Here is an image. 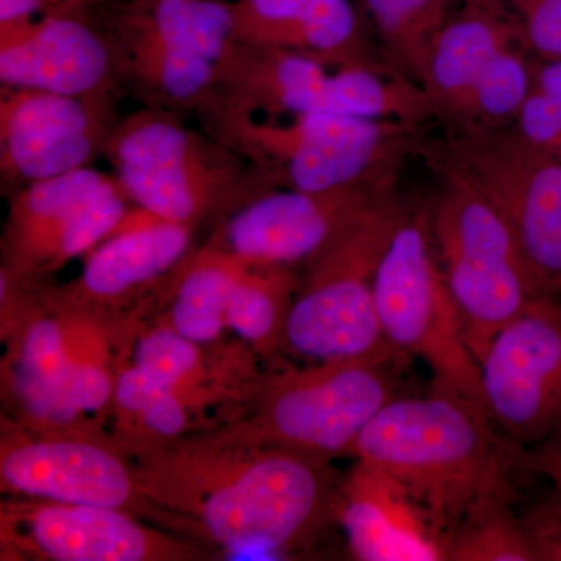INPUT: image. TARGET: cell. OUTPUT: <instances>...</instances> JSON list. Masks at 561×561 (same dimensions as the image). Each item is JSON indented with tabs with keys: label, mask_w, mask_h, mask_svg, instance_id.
I'll list each match as a JSON object with an SVG mask.
<instances>
[{
	"label": "cell",
	"mask_w": 561,
	"mask_h": 561,
	"mask_svg": "<svg viewBox=\"0 0 561 561\" xmlns=\"http://www.w3.org/2000/svg\"><path fill=\"white\" fill-rule=\"evenodd\" d=\"M496 210L542 297L561 298V164L511 127L448 133L419 146Z\"/></svg>",
	"instance_id": "52a82bcc"
},
{
	"label": "cell",
	"mask_w": 561,
	"mask_h": 561,
	"mask_svg": "<svg viewBox=\"0 0 561 561\" xmlns=\"http://www.w3.org/2000/svg\"><path fill=\"white\" fill-rule=\"evenodd\" d=\"M446 561H534L522 518L494 502L461 519L446 542Z\"/></svg>",
	"instance_id": "4316f807"
},
{
	"label": "cell",
	"mask_w": 561,
	"mask_h": 561,
	"mask_svg": "<svg viewBox=\"0 0 561 561\" xmlns=\"http://www.w3.org/2000/svg\"><path fill=\"white\" fill-rule=\"evenodd\" d=\"M3 541L51 561H184L203 552L144 526L133 513L28 500L2 508Z\"/></svg>",
	"instance_id": "e0dca14e"
},
{
	"label": "cell",
	"mask_w": 561,
	"mask_h": 561,
	"mask_svg": "<svg viewBox=\"0 0 561 561\" xmlns=\"http://www.w3.org/2000/svg\"><path fill=\"white\" fill-rule=\"evenodd\" d=\"M383 339L400 356H415L435 387L483 405L481 364L465 339L459 311L443 275L431 209L412 206L383 254L375 283ZM486 412V411H485Z\"/></svg>",
	"instance_id": "9c48e42d"
},
{
	"label": "cell",
	"mask_w": 561,
	"mask_h": 561,
	"mask_svg": "<svg viewBox=\"0 0 561 561\" xmlns=\"http://www.w3.org/2000/svg\"><path fill=\"white\" fill-rule=\"evenodd\" d=\"M391 58L413 80L456 0H360Z\"/></svg>",
	"instance_id": "d4e9b609"
},
{
	"label": "cell",
	"mask_w": 561,
	"mask_h": 561,
	"mask_svg": "<svg viewBox=\"0 0 561 561\" xmlns=\"http://www.w3.org/2000/svg\"><path fill=\"white\" fill-rule=\"evenodd\" d=\"M201 116L213 138L280 186L306 192L397 184L402 164L421 142V125L397 119L313 113L279 122L220 106Z\"/></svg>",
	"instance_id": "277c9868"
},
{
	"label": "cell",
	"mask_w": 561,
	"mask_h": 561,
	"mask_svg": "<svg viewBox=\"0 0 561 561\" xmlns=\"http://www.w3.org/2000/svg\"><path fill=\"white\" fill-rule=\"evenodd\" d=\"M515 22L496 0H463L432 41L416 81L430 99L432 114L463 131L472 95L486 66L513 39Z\"/></svg>",
	"instance_id": "44dd1931"
},
{
	"label": "cell",
	"mask_w": 561,
	"mask_h": 561,
	"mask_svg": "<svg viewBox=\"0 0 561 561\" xmlns=\"http://www.w3.org/2000/svg\"><path fill=\"white\" fill-rule=\"evenodd\" d=\"M534 83L513 127L561 164V60L534 57Z\"/></svg>",
	"instance_id": "83f0119b"
},
{
	"label": "cell",
	"mask_w": 561,
	"mask_h": 561,
	"mask_svg": "<svg viewBox=\"0 0 561 561\" xmlns=\"http://www.w3.org/2000/svg\"><path fill=\"white\" fill-rule=\"evenodd\" d=\"M128 203L116 176L92 168L27 184L10 202L2 271L32 279L91 253L128 219Z\"/></svg>",
	"instance_id": "7c38bea8"
},
{
	"label": "cell",
	"mask_w": 561,
	"mask_h": 561,
	"mask_svg": "<svg viewBox=\"0 0 561 561\" xmlns=\"http://www.w3.org/2000/svg\"><path fill=\"white\" fill-rule=\"evenodd\" d=\"M522 463L524 470L548 479L553 493L561 497V432L523 449Z\"/></svg>",
	"instance_id": "d6a6232c"
},
{
	"label": "cell",
	"mask_w": 561,
	"mask_h": 561,
	"mask_svg": "<svg viewBox=\"0 0 561 561\" xmlns=\"http://www.w3.org/2000/svg\"><path fill=\"white\" fill-rule=\"evenodd\" d=\"M72 364L69 331L57 320L33 319L21 331L14 387L31 419L43 424L76 420L66 404V383Z\"/></svg>",
	"instance_id": "603a6c76"
},
{
	"label": "cell",
	"mask_w": 561,
	"mask_h": 561,
	"mask_svg": "<svg viewBox=\"0 0 561 561\" xmlns=\"http://www.w3.org/2000/svg\"><path fill=\"white\" fill-rule=\"evenodd\" d=\"M122 83L147 106L201 111L232 41L231 0H127L94 5Z\"/></svg>",
	"instance_id": "ba28073f"
},
{
	"label": "cell",
	"mask_w": 561,
	"mask_h": 561,
	"mask_svg": "<svg viewBox=\"0 0 561 561\" xmlns=\"http://www.w3.org/2000/svg\"><path fill=\"white\" fill-rule=\"evenodd\" d=\"M522 523L534 561H561V497L530 505Z\"/></svg>",
	"instance_id": "1f68e13d"
},
{
	"label": "cell",
	"mask_w": 561,
	"mask_h": 561,
	"mask_svg": "<svg viewBox=\"0 0 561 561\" xmlns=\"http://www.w3.org/2000/svg\"><path fill=\"white\" fill-rule=\"evenodd\" d=\"M232 41L300 51L332 68L386 69L351 0H231Z\"/></svg>",
	"instance_id": "ffe728a7"
},
{
	"label": "cell",
	"mask_w": 561,
	"mask_h": 561,
	"mask_svg": "<svg viewBox=\"0 0 561 561\" xmlns=\"http://www.w3.org/2000/svg\"><path fill=\"white\" fill-rule=\"evenodd\" d=\"M483 405L496 430L526 449L561 432V298L540 297L481 359Z\"/></svg>",
	"instance_id": "4fadbf2b"
},
{
	"label": "cell",
	"mask_w": 561,
	"mask_h": 561,
	"mask_svg": "<svg viewBox=\"0 0 561 561\" xmlns=\"http://www.w3.org/2000/svg\"><path fill=\"white\" fill-rule=\"evenodd\" d=\"M2 87L116 98L122 80L94 5L70 3L39 20L0 25Z\"/></svg>",
	"instance_id": "2e32d148"
},
{
	"label": "cell",
	"mask_w": 561,
	"mask_h": 561,
	"mask_svg": "<svg viewBox=\"0 0 561 561\" xmlns=\"http://www.w3.org/2000/svg\"><path fill=\"white\" fill-rule=\"evenodd\" d=\"M116 99L77 98L2 87L0 172L3 183L32 184L79 169L102 157L116 125Z\"/></svg>",
	"instance_id": "5bb4252c"
},
{
	"label": "cell",
	"mask_w": 561,
	"mask_h": 561,
	"mask_svg": "<svg viewBox=\"0 0 561 561\" xmlns=\"http://www.w3.org/2000/svg\"><path fill=\"white\" fill-rule=\"evenodd\" d=\"M394 186L353 184L317 192L289 187L268 191L230 214L203 250L247 267L306 264L357 210L379 192Z\"/></svg>",
	"instance_id": "9a60e30c"
},
{
	"label": "cell",
	"mask_w": 561,
	"mask_h": 561,
	"mask_svg": "<svg viewBox=\"0 0 561 561\" xmlns=\"http://www.w3.org/2000/svg\"><path fill=\"white\" fill-rule=\"evenodd\" d=\"M239 262L202 250L181 272L169 327L198 345H208L228 328V306Z\"/></svg>",
	"instance_id": "cb8c5ba5"
},
{
	"label": "cell",
	"mask_w": 561,
	"mask_h": 561,
	"mask_svg": "<svg viewBox=\"0 0 561 561\" xmlns=\"http://www.w3.org/2000/svg\"><path fill=\"white\" fill-rule=\"evenodd\" d=\"M210 106L268 119L328 113L421 125L434 117L419 81L397 69L332 68L300 51L236 41L217 66Z\"/></svg>",
	"instance_id": "8992f818"
},
{
	"label": "cell",
	"mask_w": 561,
	"mask_h": 561,
	"mask_svg": "<svg viewBox=\"0 0 561 561\" xmlns=\"http://www.w3.org/2000/svg\"><path fill=\"white\" fill-rule=\"evenodd\" d=\"M73 364L66 383V404L73 419L102 411L114 397V382L99 357L84 356L77 339L70 335Z\"/></svg>",
	"instance_id": "4dcf8cb0"
},
{
	"label": "cell",
	"mask_w": 561,
	"mask_h": 561,
	"mask_svg": "<svg viewBox=\"0 0 561 561\" xmlns=\"http://www.w3.org/2000/svg\"><path fill=\"white\" fill-rule=\"evenodd\" d=\"M110 0H0V25L22 24L70 3L101 5Z\"/></svg>",
	"instance_id": "836d02e7"
},
{
	"label": "cell",
	"mask_w": 561,
	"mask_h": 561,
	"mask_svg": "<svg viewBox=\"0 0 561 561\" xmlns=\"http://www.w3.org/2000/svg\"><path fill=\"white\" fill-rule=\"evenodd\" d=\"M334 516L354 559L446 560V537L419 500L389 472L356 460L335 491Z\"/></svg>",
	"instance_id": "d6986e66"
},
{
	"label": "cell",
	"mask_w": 561,
	"mask_h": 561,
	"mask_svg": "<svg viewBox=\"0 0 561 561\" xmlns=\"http://www.w3.org/2000/svg\"><path fill=\"white\" fill-rule=\"evenodd\" d=\"M538 60H561V0H496Z\"/></svg>",
	"instance_id": "f546056e"
},
{
	"label": "cell",
	"mask_w": 561,
	"mask_h": 561,
	"mask_svg": "<svg viewBox=\"0 0 561 561\" xmlns=\"http://www.w3.org/2000/svg\"><path fill=\"white\" fill-rule=\"evenodd\" d=\"M412 205L397 186L379 192L306 262L283 342L317 362L400 356L383 339L376 309V273Z\"/></svg>",
	"instance_id": "5b68a950"
},
{
	"label": "cell",
	"mask_w": 561,
	"mask_h": 561,
	"mask_svg": "<svg viewBox=\"0 0 561 561\" xmlns=\"http://www.w3.org/2000/svg\"><path fill=\"white\" fill-rule=\"evenodd\" d=\"M522 453L481 405L434 386L424 397L387 402L350 456L401 482L448 537L472 512L515 501L512 476L524 470Z\"/></svg>",
	"instance_id": "7a4b0ae2"
},
{
	"label": "cell",
	"mask_w": 561,
	"mask_h": 561,
	"mask_svg": "<svg viewBox=\"0 0 561 561\" xmlns=\"http://www.w3.org/2000/svg\"><path fill=\"white\" fill-rule=\"evenodd\" d=\"M3 490L28 500L154 513L136 470L119 453L91 438L41 435L9 438L0 456Z\"/></svg>",
	"instance_id": "ac0fdd59"
},
{
	"label": "cell",
	"mask_w": 561,
	"mask_h": 561,
	"mask_svg": "<svg viewBox=\"0 0 561 561\" xmlns=\"http://www.w3.org/2000/svg\"><path fill=\"white\" fill-rule=\"evenodd\" d=\"M328 461L214 435L149 449L135 470L161 516L225 551L272 553L308 540L334 513Z\"/></svg>",
	"instance_id": "6da1fadb"
},
{
	"label": "cell",
	"mask_w": 561,
	"mask_h": 561,
	"mask_svg": "<svg viewBox=\"0 0 561 561\" xmlns=\"http://www.w3.org/2000/svg\"><path fill=\"white\" fill-rule=\"evenodd\" d=\"M461 2H463V0H456L457 5H460Z\"/></svg>",
	"instance_id": "e575fe53"
},
{
	"label": "cell",
	"mask_w": 561,
	"mask_h": 561,
	"mask_svg": "<svg viewBox=\"0 0 561 561\" xmlns=\"http://www.w3.org/2000/svg\"><path fill=\"white\" fill-rule=\"evenodd\" d=\"M194 228L153 219L149 214L131 227L125 220L119 230L91 251L79 279L62 295L80 308H106L131 300L180 268Z\"/></svg>",
	"instance_id": "7402d4cb"
},
{
	"label": "cell",
	"mask_w": 561,
	"mask_h": 561,
	"mask_svg": "<svg viewBox=\"0 0 561 561\" xmlns=\"http://www.w3.org/2000/svg\"><path fill=\"white\" fill-rule=\"evenodd\" d=\"M201 346L165 324L140 339L135 364L186 397L187 391L197 387L202 375Z\"/></svg>",
	"instance_id": "f1b7e54d"
},
{
	"label": "cell",
	"mask_w": 561,
	"mask_h": 561,
	"mask_svg": "<svg viewBox=\"0 0 561 561\" xmlns=\"http://www.w3.org/2000/svg\"><path fill=\"white\" fill-rule=\"evenodd\" d=\"M130 202L172 224L232 214L280 183L213 136L191 130L176 111L146 106L119 119L103 144Z\"/></svg>",
	"instance_id": "3957f363"
},
{
	"label": "cell",
	"mask_w": 561,
	"mask_h": 561,
	"mask_svg": "<svg viewBox=\"0 0 561 561\" xmlns=\"http://www.w3.org/2000/svg\"><path fill=\"white\" fill-rule=\"evenodd\" d=\"M397 357L319 362L279 373L265 383L251 419L217 437L278 446L324 460L350 456L376 413L398 397Z\"/></svg>",
	"instance_id": "30bf717a"
},
{
	"label": "cell",
	"mask_w": 561,
	"mask_h": 561,
	"mask_svg": "<svg viewBox=\"0 0 561 561\" xmlns=\"http://www.w3.org/2000/svg\"><path fill=\"white\" fill-rule=\"evenodd\" d=\"M438 176L432 238L465 339L481 364L494 337L542 295L496 210L468 184Z\"/></svg>",
	"instance_id": "8fae6325"
},
{
	"label": "cell",
	"mask_w": 561,
	"mask_h": 561,
	"mask_svg": "<svg viewBox=\"0 0 561 561\" xmlns=\"http://www.w3.org/2000/svg\"><path fill=\"white\" fill-rule=\"evenodd\" d=\"M531 61L534 57L519 38L505 44L494 55L472 95L470 117L463 131L515 124L534 83Z\"/></svg>",
	"instance_id": "484cf974"
}]
</instances>
